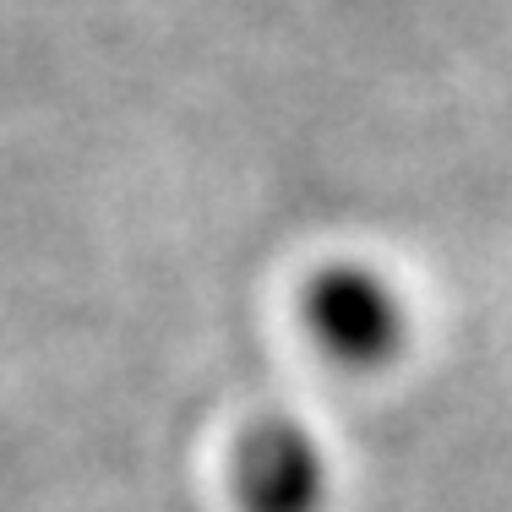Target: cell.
Segmentation results:
<instances>
[{
    "mask_svg": "<svg viewBox=\"0 0 512 512\" xmlns=\"http://www.w3.org/2000/svg\"><path fill=\"white\" fill-rule=\"evenodd\" d=\"M300 311H306V327L322 344V355L349 371H382L409 344L404 295L393 289V278H382L365 262L322 267L300 295Z\"/></svg>",
    "mask_w": 512,
    "mask_h": 512,
    "instance_id": "6da1fadb",
    "label": "cell"
},
{
    "mask_svg": "<svg viewBox=\"0 0 512 512\" xmlns=\"http://www.w3.org/2000/svg\"><path fill=\"white\" fill-rule=\"evenodd\" d=\"M333 491L322 442L300 420H256L235 447L240 512H322Z\"/></svg>",
    "mask_w": 512,
    "mask_h": 512,
    "instance_id": "7a4b0ae2",
    "label": "cell"
}]
</instances>
